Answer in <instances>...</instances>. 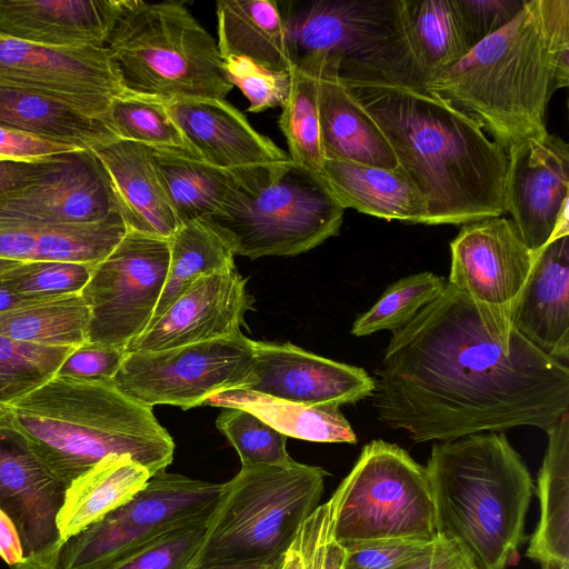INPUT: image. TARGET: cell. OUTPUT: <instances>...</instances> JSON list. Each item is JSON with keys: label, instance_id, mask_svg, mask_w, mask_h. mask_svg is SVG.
<instances>
[{"label": "cell", "instance_id": "obj_1", "mask_svg": "<svg viewBox=\"0 0 569 569\" xmlns=\"http://www.w3.org/2000/svg\"><path fill=\"white\" fill-rule=\"evenodd\" d=\"M378 420L413 442L520 426L549 431L569 412V368L515 331L506 352L471 300L447 282L392 331L375 370Z\"/></svg>", "mask_w": 569, "mask_h": 569}, {"label": "cell", "instance_id": "obj_2", "mask_svg": "<svg viewBox=\"0 0 569 569\" xmlns=\"http://www.w3.org/2000/svg\"><path fill=\"white\" fill-rule=\"evenodd\" d=\"M339 78L426 198L427 224L459 226L506 213L508 154L476 121L423 86L393 74L353 71Z\"/></svg>", "mask_w": 569, "mask_h": 569}, {"label": "cell", "instance_id": "obj_3", "mask_svg": "<svg viewBox=\"0 0 569 569\" xmlns=\"http://www.w3.org/2000/svg\"><path fill=\"white\" fill-rule=\"evenodd\" d=\"M569 84V0H527L503 28L423 88L476 121L503 150L546 133V111Z\"/></svg>", "mask_w": 569, "mask_h": 569}, {"label": "cell", "instance_id": "obj_4", "mask_svg": "<svg viewBox=\"0 0 569 569\" xmlns=\"http://www.w3.org/2000/svg\"><path fill=\"white\" fill-rule=\"evenodd\" d=\"M1 410L67 487L111 455L130 456L151 476L173 460V439L152 408L110 380L54 377Z\"/></svg>", "mask_w": 569, "mask_h": 569}, {"label": "cell", "instance_id": "obj_5", "mask_svg": "<svg viewBox=\"0 0 569 569\" xmlns=\"http://www.w3.org/2000/svg\"><path fill=\"white\" fill-rule=\"evenodd\" d=\"M437 535L456 541L476 569H507L526 541L535 490L529 469L502 432L437 441L426 466Z\"/></svg>", "mask_w": 569, "mask_h": 569}, {"label": "cell", "instance_id": "obj_6", "mask_svg": "<svg viewBox=\"0 0 569 569\" xmlns=\"http://www.w3.org/2000/svg\"><path fill=\"white\" fill-rule=\"evenodd\" d=\"M106 48L134 97L166 104L233 89L216 40L182 2L119 0Z\"/></svg>", "mask_w": 569, "mask_h": 569}, {"label": "cell", "instance_id": "obj_7", "mask_svg": "<svg viewBox=\"0 0 569 569\" xmlns=\"http://www.w3.org/2000/svg\"><path fill=\"white\" fill-rule=\"evenodd\" d=\"M327 476L321 467L295 460L241 467L224 482L190 568L283 557L319 506Z\"/></svg>", "mask_w": 569, "mask_h": 569}, {"label": "cell", "instance_id": "obj_8", "mask_svg": "<svg viewBox=\"0 0 569 569\" xmlns=\"http://www.w3.org/2000/svg\"><path fill=\"white\" fill-rule=\"evenodd\" d=\"M345 208L323 177L293 163L242 170L241 183L211 218L236 256H297L339 233Z\"/></svg>", "mask_w": 569, "mask_h": 569}, {"label": "cell", "instance_id": "obj_9", "mask_svg": "<svg viewBox=\"0 0 569 569\" xmlns=\"http://www.w3.org/2000/svg\"><path fill=\"white\" fill-rule=\"evenodd\" d=\"M278 7L293 69L316 77L369 71L417 83L400 0H291Z\"/></svg>", "mask_w": 569, "mask_h": 569}, {"label": "cell", "instance_id": "obj_10", "mask_svg": "<svg viewBox=\"0 0 569 569\" xmlns=\"http://www.w3.org/2000/svg\"><path fill=\"white\" fill-rule=\"evenodd\" d=\"M328 502L332 538L343 549L387 539L441 538L426 467L396 443H367Z\"/></svg>", "mask_w": 569, "mask_h": 569}, {"label": "cell", "instance_id": "obj_11", "mask_svg": "<svg viewBox=\"0 0 569 569\" xmlns=\"http://www.w3.org/2000/svg\"><path fill=\"white\" fill-rule=\"evenodd\" d=\"M223 487L160 471L126 503L69 538L61 548L58 569H104L164 532L208 519Z\"/></svg>", "mask_w": 569, "mask_h": 569}, {"label": "cell", "instance_id": "obj_12", "mask_svg": "<svg viewBox=\"0 0 569 569\" xmlns=\"http://www.w3.org/2000/svg\"><path fill=\"white\" fill-rule=\"evenodd\" d=\"M66 489L0 410V558L10 569H58Z\"/></svg>", "mask_w": 569, "mask_h": 569}, {"label": "cell", "instance_id": "obj_13", "mask_svg": "<svg viewBox=\"0 0 569 569\" xmlns=\"http://www.w3.org/2000/svg\"><path fill=\"white\" fill-rule=\"evenodd\" d=\"M253 340L244 335L160 351L124 352L111 383L144 406L183 410L251 382Z\"/></svg>", "mask_w": 569, "mask_h": 569}, {"label": "cell", "instance_id": "obj_14", "mask_svg": "<svg viewBox=\"0 0 569 569\" xmlns=\"http://www.w3.org/2000/svg\"><path fill=\"white\" fill-rule=\"evenodd\" d=\"M169 240L127 230L80 292L90 310L87 342L124 350L144 332L162 293Z\"/></svg>", "mask_w": 569, "mask_h": 569}, {"label": "cell", "instance_id": "obj_15", "mask_svg": "<svg viewBox=\"0 0 569 569\" xmlns=\"http://www.w3.org/2000/svg\"><path fill=\"white\" fill-rule=\"evenodd\" d=\"M450 253L447 282L471 300L487 331L510 352L513 313L537 254L505 217L462 224L450 242Z\"/></svg>", "mask_w": 569, "mask_h": 569}, {"label": "cell", "instance_id": "obj_16", "mask_svg": "<svg viewBox=\"0 0 569 569\" xmlns=\"http://www.w3.org/2000/svg\"><path fill=\"white\" fill-rule=\"evenodd\" d=\"M0 83L103 120L113 101L128 94L106 47L53 48L1 37Z\"/></svg>", "mask_w": 569, "mask_h": 569}, {"label": "cell", "instance_id": "obj_17", "mask_svg": "<svg viewBox=\"0 0 569 569\" xmlns=\"http://www.w3.org/2000/svg\"><path fill=\"white\" fill-rule=\"evenodd\" d=\"M119 212L106 169L92 150L50 157L30 183L0 196V214L50 224H86Z\"/></svg>", "mask_w": 569, "mask_h": 569}, {"label": "cell", "instance_id": "obj_18", "mask_svg": "<svg viewBox=\"0 0 569 569\" xmlns=\"http://www.w3.org/2000/svg\"><path fill=\"white\" fill-rule=\"evenodd\" d=\"M507 154L503 209L528 249L538 254L569 207V146L548 132L521 140Z\"/></svg>", "mask_w": 569, "mask_h": 569}, {"label": "cell", "instance_id": "obj_19", "mask_svg": "<svg viewBox=\"0 0 569 569\" xmlns=\"http://www.w3.org/2000/svg\"><path fill=\"white\" fill-rule=\"evenodd\" d=\"M247 390L307 406L353 405L372 395L365 369L306 351L290 342L253 341Z\"/></svg>", "mask_w": 569, "mask_h": 569}, {"label": "cell", "instance_id": "obj_20", "mask_svg": "<svg viewBox=\"0 0 569 569\" xmlns=\"http://www.w3.org/2000/svg\"><path fill=\"white\" fill-rule=\"evenodd\" d=\"M237 269L197 279L124 352L160 351L241 335L253 298Z\"/></svg>", "mask_w": 569, "mask_h": 569}, {"label": "cell", "instance_id": "obj_21", "mask_svg": "<svg viewBox=\"0 0 569 569\" xmlns=\"http://www.w3.org/2000/svg\"><path fill=\"white\" fill-rule=\"evenodd\" d=\"M189 147L204 162L243 170L289 160L227 99H190L164 104Z\"/></svg>", "mask_w": 569, "mask_h": 569}, {"label": "cell", "instance_id": "obj_22", "mask_svg": "<svg viewBox=\"0 0 569 569\" xmlns=\"http://www.w3.org/2000/svg\"><path fill=\"white\" fill-rule=\"evenodd\" d=\"M119 0H0V37L53 48L106 47Z\"/></svg>", "mask_w": 569, "mask_h": 569}, {"label": "cell", "instance_id": "obj_23", "mask_svg": "<svg viewBox=\"0 0 569 569\" xmlns=\"http://www.w3.org/2000/svg\"><path fill=\"white\" fill-rule=\"evenodd\" d=\"M512 328L545 355L569 359V236L537 254L517 303Z\"/></svg>", "mask_w": 569, "mask_h": 569}, {"label": "cell", "instance_id": "obj_24", "mask_svg": "<svg viewBox=\"0 0 569 569\" xmlns=\"http://www.w3.org/2000/svg\"><path fill=\"white\" fill-rule=\"evenodd\" d=\"M92 151L108 173L127 229L169 239L181 223L152 166L149 147L116 138Z\"/></svg>", "mask_w": 569, "mask_h": 569}, {"label": "cell", "instance_id": "obj_25", "mask_svg": "<svg viewBox=\"0 0 569 569\" xmlns=\"http://www.w3.org/2000/svg\"><path fill=\"white\" fill-rule=\"evenodd\" d=\"M127 230L120 213L86 224H50L0 214V258L97 264L113 250Z\"/></svg>", "mask_w": 569, "mask_h": 569}, {"label": "cell", "instance_id": "obj_26", "mask_svg": "<svg viewBox=\"0 0 569 569\" xmlns=\"http://www.w3.org/2000/svg\"><path fill=\"white\" fill-rule=\"evenodd\" d=\"M320 173L345 209L388 221L428 222L426 198L400 169L326 159Z\"/></svg>", "mask_w": 569, "mask_h": 569}, {"label": "cell", "instance_id": "obj_27", "mask_svg": "<svg viewBox=\"0 0 569 569\" xmlns=\"http://www.w3.org/2000/svg\"><path fill=\"white\" fill-rule=\"evenodd\" d=\"M318 109L325 160L399 169L385 134L335 71L318 76Z\"/></svg>", "mask_w": 569, "mask_h": 569}, {"label": "cell", "instance_id": "obj_28", "mask_svg": "<svg viewBox=\"0 0 569 569\" xmlns=\"http://www.w3.org/2000/svg\"><path fill=\"white\" fill-rule=\"evenodd\" d=\"M547 435L535 488L540 518L526 555L542 569H569V412Z\"/></svg>", "mask_w": 569, "mask_h": 569}, {"label": "cell", "instance_id": "obj_29", "mask_svg": "<svg viewBox=\"0 0 569 569\" xmlns=\"http://www.w3.org/2000/svg\"><path fill=\"white\" fill-rule=\"evenodd\" d=\"M151 477L127 455H111L70 482L58 515L66 542L130 500Z\"/></svg>", "mask_w": 569, "mask_h": 569}, {"label": "cell", "instance_id": "obj_30", "mask_svg": "<svg viewBox=\"0 0 569 569\" xmlns=\"http://www.w3.org/2000/svg\"><path fill=\"white\" fill-rule=\"evenodd\" d=\"M217 20L222 59L244 58L277 73L293 70L277 1L219 0Z\"/></svg>", "mask_w": 569, "mask_h": 569}, {"label": "cell", "instance_id": "obj_31", "mask_svg": "<svg viewBox=\"0 0 569 569\" xmlns=\"http://www.w3.org/2000/svg\"><path fill=\"white\" fill-rule=\"evenodd\" d=\"M0 126L83 150H92L118 138L103 119L1 83Z\"/></svg>", "mask_w": 569, "mask_h": 569}, {"label": "cell", "instance_id": "obj_32", "mask_svg": "<svg viewBox=\"0 0 569 569\" xmlns=\"http://www.w3.org/2000/svg\"><path fill=\"white\" fill-rule=\"evenodd\" d=\"M400 14L418 84L423 86L471 50L453 0H400Z\"/></svg>", "mask_w": 569, "mask_h": 569}, {"label": "cell", "instance_id": "obj_33", "mask_svg": "<svg viewBox=\"0 0 569 569\" xmlns=\"http://www.w3.org/2000/svg\"><path fill=\"white\" fill-rule=\"evenodd\" d=\"M150 158L180 223L217 214L241 183L242 170H224L200 158L150 148Z\"/></svg>", "mask_w": 569, "mask_h": 569}, {"label": "cell", "instance_id": "obj_34", "mask_svg": "<svg viewBox=\"0 0 569 569\" xmlns=\"http://www.w3.org/2000/svg\"><path fill=\"white\" fill-rule=\"evenodd\" d=\"M202 406L246 409L287 437L313 442H358L356 432L337 406H307L247 389L218 392Z\"/></svg>", "mask_w": 569, "mask_h": 569}, {"label": "cell", "instance_id": "obj_35", "mask_svg": "<svg viewBox=\"0 0 569 569\" xmlns=\"http://www.w3.org/2000/svg\"><path fill=\"white\" fill-rule=\"evenodd\" d=\"M168 240V273L151 322L200 277L236 269L231 242L209 219L181 223Z\"/></svg>", "mask_w": 569, "mask_h": 569}, {"label": "cell", "instance_id": "obj_36", "mask_svg": "<svg viewBox=\"0 0 569 569\" xmlns=\"http://www.w3.org/2000/svg\"><path fill=\"white\" fill-rule=\"evenodd\" d=\"M90 310L80 293L48 298L0 312V335L13 340L78 348L87 342Z\"/></svg>", "mask_w": 569, "mask_h": 569}, {"label": "cell", "instance_id": "obj_37", "mask_svg": "<svg viewBox=\"0 0 569 569\" xmlns=\"http://www.w3.org/2000/svg\"><path fill=\"white\" fill-rule=\"evenodd\" d=\"M290 79L289 93L279 117L288 157L293 163L320 173L325 157L319 124L318 77L293 69Z\"/></svg>", "mask_w": 569, "mask_h": 569}, {"label": "cell", "instance_id": "obj_38", "mask_svg": "<svg viewBox=\"0 0 569 569\" xmlns=\"http://www.w3.org/2000/svg\"><path fill=\"white\" fill-rule=\"evenodd\" d=\"M447 280L422 271L397 280L386 288L375 305L359 315L351 335L365 337L381 330L396 331L409 323L445 290Z\"/></svg>", "mask_w": 569, "mask_h": 569}, {"label": "cell", "instance_id": "obj_39", "mask_svg": "<svg viewBox=\"0 0 569 569\" xmlns=\"http://www.w3.org/2000/svg\"><path fill=\"white\" fill-rule=\"evenodd\" d=\"M74 349L34 345L0 335V410L54 378Z\"/></svg>", "mask_w": 569, "mask_h": 569}, {"label": "cell", "instance_id": "obj_40", "mask_svg": "<svg viewBox=\"0 0 569 569\" xmlns=\"http://www.w3.org/2000/svg\"><path fill=\"white\" fill-rule=\"evenodd\" d=\"M106 121L120 139L199 158L163 103L127 94L113 101Z\"/></svg>", "mask_w": 569, "mask_h": 569}, {"label": "cell", "instance_id": "obj_41", "mask_svg": "<svg viewBox=\"0 0 569 569\" xmlns=\"http://www.w3.org/2000/svg\"><path fill=\"white\" fill-rule=\"evenodd\" d=\"M216 425L237 450L242 467L284 466L293 460L286 449L287 436L246 409L223 408Z\"/></svg>", "mask_w": 569, "mask_h": 569}, {"label": "cell", "instance_id": "obj_42", "mask_svg": "<svg viewBox=\"0 0 569 569\" xmlns=\"http://www.w3.org/2000/svg\"><path fill=\"white\" fill-rule=\"evenodd\" d=\"M209 519L164 532L104 569H189L202 543Z\"/></svg>", "mask_w": 569, "mask_h": 569}, {"label": "cell", "instance_id": "obj_43", "mask_svg": "<svg viewBox=\"0 0 569 569\" xmlns=\"http://www.w3.org/2000/svg\"><path fill=\"white\" fill-rule=\"evenodd\" d=\"M94 266L77 261H29L4 272L2 277L17 293L58 297L80 293Z\"/></svg>", "mask_w": 569, "mask_h": 569}, {"label": "cell", "instance_id": "obj_44", "mask_svg": "<svg viewBox=\"0 0 569 569\" xmlns=\"http://www.w3.org/2000/svg\"><path fill=\"white\" fill-rule=\"evenodd\" d=\"M223 68L231 81L249 100L248 111L262 112L281 107L290 89V73L266 70L244 58H223Z\"/></svg>", "mask_w": 569, "mask_h": 569}, {"label": "cell", "instance_id": "obj_45", "mask_svg": "<svg viewBox=\"0 0 569 569\" xmlns=\"http://www.w3.org/2000/svg\"><path fill=\"white\" fill-rule=\"evenodd\" d=\"M443 538L387 539L345 549L341 569H399L432 552Z\"/></svg>", "mask_w": 569, "mask_h": 569}, {"label": "cell", "instance_id": "obj_46", "mask_svg": "<svg viewBox=\"0 0 569 569\" xmlns=\"http://www.w3.org/2000/svg\"><path fill=\"white\" fill-rule=\"evenodd\" d=\"M527 0H453L471 49L503 28Z\"/></svg>", "mask_w": 569, "mask_h": 569}, {"label": "cell", "instance_id": "obj_47", "mask_svg": "<svg viewBox=\"0 0 569 569\" xmlns=\"http://www.w3.org/2000/svg\"><path fill=\"white\" fill-rule=\"evenodd\" d=\"M123 357L124 350L86 342L68 356L56 377L111 380Z\"/></svg>", "mask_w": 569, "mask_h": 569}, {"label": "cell", "instance_id": "obj_48", "mask_svg": "<svg viewBox=\"0 0 569 569\" xmlns=\"http://www.w3.org/2000/svg\"><path fill=\"white\" fill-rule=\"evenodd\" d=\"M78 149L0 126V159L38 161Z\"/></svg>", "mask_w": 569, "mask_h": 569}, {"label": "cell", "instance_id": "obj_49", "mask_svg": "<svg viewBox=\"0 0 569 569\" xmlns=\"http://www.w3.org/2000/svg\"><path fill=\"white\" fill-rule=\"evenodd\" d=\"M399 569H476V567L456 541L442 539L432 552Z\"/></svg>", "mask_w": 569, "mask_h": 569}, {"label": "cell", "instance_id": "obj_50", "mask_svg": "<svg viewBox=\"0 0 569 569\" xmlns=\"http://www.w3.org/2000/svg\"><path fill=\"white\" fill-rule=\"evenodd\" d=\"M49 159L50 157L38 161L0 159V196L33 181L46 169Z\"/></svg>", "mask_w": 569, "mask_h": 569}, {"label": "cell", "instance_id": "obj_51", "mask_svg": "<svg viewBox=\"0 0 569 569\" xmlns=\"http://www.w3.org/2000/svg\"><path fill=\"white\" fill-rule=\"evenodd\" d=\"M59 297V296H58ZM52 297H30L17 293L0 274V312Z\"/></svg>", "mask_w": 569, "mask_h": 569}, {"label": "cell", "instance_id": "obj_52", "mask_svg": "<svg viewBox=\"0 0 569 569\" xmlns=\"http://www.w3.org/2000/svg\"><path fill=\"white\" fill-rule=\"evenodd\" d=\"M283 557L277 560L264 562L220 563L206 567H194L189 569H279Z\"/></svg>", "mask_w": 569, "mask_h": 569}, {"label": "cell", "instance_id": "obj_53", "mask_svg": "<svg viewBox=\"0 0 569 569\" xmlns=\"http://www.w3.org/2000/svg\"><path fill=\"white\" fill-rule=\"evenodd\" d=\"M345 558V549L332 538L322 569H341Z\"/></svg>", "mask_w": 569, "mask_h": 569}, {"label": "cell", "instance_id": "obj_54", "mask_svg": "<svg viewBox=\"0 0 569 569\" xmlns=\"http://www.w3.org/2000/svg\"><path fill=\"white\" fill-rule=\"evenodd\" d=\"M23 262L16 261V260H9V259H1L0 258V274H3L4 272L12 270Z\"/></svg>", "mask_w": 569, "mask_h": 569}]
</instances>
